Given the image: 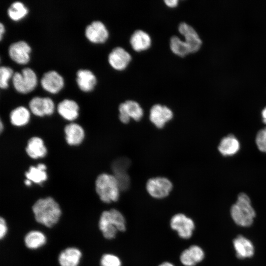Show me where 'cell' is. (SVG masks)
<instances>
[{
  "label": "cell",
  "mask_w": 266,
  "mask_h": 266,
  "mask_svg": "<svg viewBox=\"0 0 266 266\" xmlns=\"http://www.w3.org/2000/svg\"><path fill=\"white\" fill-rule=\"evenodd\" d=\"M119 118L124 124L128 123L131 119L138 121L143 115V110L140 104L133 100H128L119 106Z\"/></svg>",
  "instance_id": "8"
},
{
  "label": "cell",
  "mask_w": 266,
  "mask_h": 266,
  "mask_svg": "<svg viewBox=\"0 0 266 266\" xmlns=\"http://www.w3.org/2000/svg\"><path fill=\"white\" fill-rule=\"evenodd\" d=\"M29 107L33 115L40 117L51 115L55 110L54 101L49 97H34L30 100Z\"/></svg>",
  "instance_id": "9"
},
{
  "label": "cell",
  "mask_w": 266,
  "mask_h": 266,
  "mask_svg": "<svg viewBox=\"0 0 266 266\" xmlns=\"http://www.w3.org/2000/svg\"><path fill=\"white\" fill-rule=\"evenodd\" d=\"M203 250L199 246L194 245L184 250L180 256V261L184 266H194L204 258Z\"/></svg>",
  "instance_id": "19"
},
{
  "label": "cell",
  "mask_w": 266,
  "mask_h": 266,
  "mask_svg": "<svg viewBox=\"0 0 266 266\" xmlns=\"http://www.w3.org/2000/svg\"><path fill=\"white\" fill-rule=\"evenodd\" d=\"M46 242V236L39 231H31L28 232L24 237L25 246L32 250H35L43 246Z\"/></svg>",
  "instance_id": "27"
},
{
  "label": "cell",
  "mask_w": 266,
  "mask_h": 266,
  "mask_svg": "<svg viewBox=\"0 0 266 266\" xmlns=\"http://www.w3.org/2000/svg\"><path fill=\"white\" fill-rule=\"evenodd\" d=\"M256 143L260 151L266 153V128L258 132L256 137Z\"/></svg>",
  "instance_id": "34"
},
{
  "label": "cell",
  "mask_w": 266,
  "mask_h": 266,
  "mask_svg": "<svg viewBox=\"0 0 266 266\" xmlns=\"http://www.w3.org/2000/svg\"><path fill=\"white\" fill-rule=\"evenodd\" d=\"M24 184L26 186L29 187V186H31L33 184V183L29 180L25 179L24 180Z\"/></svg>",
  "instance_id": "40"
},
{
  "label": "cell",
  "mask_w": 266,
  "mask_h": 266,
  "mask_svg": "<svg viewBox=\"0 0 266 266\" xmlns=\"http://www.w3.org/2000/svg\"><path fill=\"white\" fill-rule=\"evenodd\" d=\"M42 87L46 91L53 94L60 91L64 86L63 77L55 70L45 72L40 80Z\"/></svg>",
  "instance_id": "16"
},
{
  "label": "cell",
  "mask_w": 266,
  "mask_h": 266,
  "mask_svg": "<svg viewBox=\"0 0 266 266\" xmlns=\"http://www.w3.org/2000/svg\"><path fill=\"white\" fill-rule=\"evenodd\" d=\"M131 60V54L121 47L113 48L108 56L110 65L114 69L119 71L125 70L129 65Z\"/></svg>",
  "instance_id": "11"
},
{
  "label": "cell",
  "mask_w": 266,
  "mask_h": 266,
  "mask_svg": "<svg viewBox=\"0 0 266 266\" xmlns=\"http://www.w3.org/2000/svg\"><path fill=\"white\" fill-rule=\"evenodd\" d=\"M172 187L171 182L164 177L150 178L146 184L148 193L150 196L156 199H161L168 196Z\"/></svg>",
  "instance_id": "6"
},
{
  "label": "cell",
  "mask_w": 266,
  "mask_h": 266,
  "mask_svg": "<svg viewBox=\"0 0 266 266\" xmlns=\"http://www.w3.org/2000/svg\"><path fill=\"white\" fill-rule=\"evenodd\" d=\"M7 227L5 219L2 217L0 218V238H3L7 233Z\"/></svg>",
  "instance_id": "35"
},
{
  "label": "cell",
  "mask_w": 266,
  "mask_h": 266,
  "mask_svg": "<svg viewBox=\"0 0 266 266\" xmlns=\"http://www.w3.org/2000/svg\"><path fill=\"white\" fill-rule=\"evenodd\" d=\"M28 10L21 1H16L11 4L7 10L9 17L14 21L21 19L28 13Z\"/></svg>",
  "instance_id": "29"
},
{
  "label": "cell",
  "mask_w": 266,
  "mask_h": 266,
  "mask_svg": "<svg viewBox=\"0 0 266 266\" xmlns=\"http://www.w3.org/2000/svg\"><path fill=\"white\" fill-rule=\"evenodd\" d=\"M25 152L30 158L36 160L44 158L47 155V148L42 138L33 136L28 139Z\"/></svg>",
  "instance_id": "17"
},
{
  "label": "cell",
  "mask_w": 266,
  "mask_h": 266,
  "mask_svg": "<svg viewBox=\"0 0 266 266\" xmlns=\"http://www.w3.org/2000/svg\"><path fill=\"white\" fill-rule=\"evenodd\" d=\"M32 211L36 221L48 228L56 225L62 214L59 203L51 197L36 200L32 206Z\"/></svg>",
  "instance_id": "1"
},
{
  "label": "cell",
  "mask_w": 266,
  "mask_h": 266,
  "mask_svg": "<svg viewBox=\"0 0 266 266\" xmlns=\"http://www.w3.org/2000/svg\"><path fill=\"white\" fill-rule=\"evenodd\" d=\"M116 178L121 191H125L130 185V178L127 172L113 174Z\"/></svg>",
  "instance_id": "33"
},
{
  "label": "cell",
  "mask_w": 266,
  "mask_h": 266,
  "mask_svg": "<svg viewBox=\"0 0 266 266\" xmlns=\"http://www.w3.org/2000/svg\"><path fill=\"white\" fill-rule=\"evenodd\" d=\"M31 50V47L26 42L20 40L10 45L8 54L14 62L20 64H25L30 60Z\"/></svg>",
  "instance_id": "14"
},
{
  "label": "cell",
  "mask_w": 266,
  "mask_h": 266,
  "mask_svg": "<svg viewBox=\"0 0 266 266\" xmlns=\"http://www.w3.org/2000/svg\"><path fill=\"white\" fill-rule=\"evenodd\" d=\"M4 129V125L2 120L0 121V131L2 133Z\"/></svg>",
  "instance_id": "41"
},
{
  "label": "cell",
  "mask_w": 266,
  "mask_h": 266,
  "mask_svg": "<svg viewBox=\"0 0 266 266\" xmlns=\"http://www.w3.org/2000/svg\"><path fill=\"white\" fill-rule=\"evenodd\" d=\"M233 244L238 258H249L253 255L254 249L252 242L242 235L237 236L233 240Z\"/></svg>",
  "instance_id": "25"
},
{
  "label": "cell",
  "mask_w": 266,
  "mask_h": 266,
  "mask_svg": "<svg viewBox=\"0 0 266 266\" xmlns=\"http://www.w3.org/2000/svg\"><path fill=\"white\" fill-rule=\"evenodd\" d=\"M76 80L79 88L84 92L92 90L97 83L94 74L86 69H80L77 71Z\"/></svg>",
  "instance_id": "23"
},
{
  "label": "cell",
  "mask_w": 266,
  "mask_h": 266,
  "mask_svg": "<svg viewBox=\"0 0 266 266\" xmlns=\"http://www.w3.org/2000/svg\"><path fill=\"white\" fill-rule=\"evenodd\" d=\"M131 162L127 158H119L112 163L111 169L113 174L127 172Z\"/></svg>",
  "instance_id": "30"
},
{
  "label": "cell",
  "mask_w": 266,
  "mask_h": 266,
  "mask_svg": "<svg viewBox=\"0 0 266 266\" xmlns=\"http://www.w3.org/2000/svg\"><path fill=\"white\" fill-rule=\"evenodd\" d=\"M231 215L237 225L242 227L251 225L256 214L251 206L250 200L246 194H239L235 203L231 208Z\"/></svg>",
  "instance_id": "4"
},
{
  "label": "cell",
  "mask_w": 266,
  "mask_h": 266,
  "mask_svg": "<svg viewBox=\"0 0 266 266\" xmlns=\"http://www.w3.org/2000/svg\"><path fill=\"white\" fill-rule=\"evenodd\" d=\"M178 32L189 46L191 53L197 52L201 47L202 41L194 28L185 22H181L178 28Z\"/></svg>",
  "instance_id": "12"
},
{
  "label": "cell",
  "mask_w": 266,
  "mask_h": 266,
  "mask_svg": "<svg viewBox=\"0 0 266 266\" xmlns=\"http://www.w3.org/2000/svg\"><path fill=\"white\" fill-rule=\"evenodd\" d=\"M95 190L101 201L110 203L118 200L121 190L113 174H100L95 182Z\"/></svg>",
  "instance_id": "3"
},
{
  "label": "cell",
  "mask_w": 266,
  "mask_h": 266,
  "mask_svg": "<svg viewBox=\"0 0 266 266\" xmlns=\"http://www.w3.org/2000/svg\"><path fill=\"white\" fill-rule=\"evenodd\" d=\"M47 166L44 163H38L36 166H31L25 172L26 179L33 183L41 185L48 179Z\"/></svg>",
  "instance_id": "21"
},
{
  "label": "cell",
  "mask_w": 266,
  "mask_h": 266,
  "mask_svg": "<svg viewBox=\"0 0 266 266\" xmlns=\"http://www.w3.org/2000/svg\"><path fill=\"white\" fill-rule=\"evenodd\" d=\"M4 32V27L2 23H0V39H1L2 34Z\"/></svg>",
  "instance_id": "37"
},
{
  "label": "cell",
  "mask_w": 266,
  "mask_h": 266,
  "mask_svg": "<svg viewBox=\"0 0 266 266\" xmlns=\"http://www.w3.org/2000/svg\"><path fill=\"white\" fill-rule=\"evenodd\" d=\"M31 119L30 110L23 106H19L12 109L9 114L11 124L16 127H22L28 124Z\"/></svg>",
  "instance_id": "24"
},
{
  "label": "cell",
  "mask_w": 266,
  "mask_h": 266,
  "mask_svg": "<svg viewBox=\"0 0 266 266\" xmlns=\"http://www.w3.org/2000/svg\"><path fill=\"white\" fill-rule=\"evenodd\" d=\"M179 1L178 0H165V4L169 8H175L177 6Z\"/></svg>",
  "instance_id": "36"
},
{
  "label": "cell",
  "mask_w": 266,
  "mask_h": 266,
  "mask_svg": "<svg viewBox=\"0 0 266 266\" xmlns=\"http://www.w3.org/2000/svg\"><path fill=\"white\" fill-rule=\"evenodd\" d=\"M64 132L65 140L69 146H78L85 138L84 129L77 123L70 122L66 124L64 128Z\"/></svg>",
  "instance_id": "15"
},
{
  "label": "cell",
  "mask_w": 266,
  "mask_h": 266,
  "mask_svg": "<svg viewBox=\"0 0 266 266\" xmlns=\"http://www.w3.org/2000/svg\"><path fill=\"white\" fill-rule=\"evenodd\" d=\"M13 70L9 66L0 67V87L5 89L8 86V81L13 76Z\"/></svg>",
  "instance_id": "32"
},
{
  "label": "cell",
  "mask_w": 266,
  "mask_h": 266,
  "mask_svg": "<svg viewBox=\"0 0 266 266\" xmlns=\"http://www.w3.org/2000/svg\"><path fill=\"white\" fill-rule=\"evenodd\" d=\"M99 227L105 238L112 239L118 231H126V220L121 212L116 209L105 210L100 215Z\"/></svg>",
  "instance_id": "2"
},
{
  "label": "cell",
  "mask_w": 266,
  "mask_h": 266,
  "mask_svg": "<svg viewBox=\"0 0 266 266\" xmlns=\"http://www.w3.org/2000/svg\"><path fill=\"white\" fill-rule=\"evenodd\" d=\"M100 266H121L122 263L118 257L112 254L103 255L100 260Z\"/></svg>",
  "instance_id": "31"
},
{
  "label": "cell",
  "mask_w": 266,
  "mask_h": 266,
  "mask_svg": "<svg viewBox=\"0 0 266 266\" xmlns=\"http://www.w3.org/2000/svg\"><path fill=\"white\" fill-rule=\"evenodd\" d=\"M86 37L94 43H103L109 36V32L105 25L100 21H94L88 25L85 31Z\"/></svg>",
  "instance_id": "13"
},
{
  "label": "cell",
  "mask_w": 266,
  "mask_h": 266,
  "mask_svg": "<svg viewBox=\"0 0 266 266\" xmlns=\"http://www.w3.org/2000/svg\"><path fill=\"white\" fill-rule=\"evenodd\" d=\"M262 116L263 118V122L266 124V107L262 111Z\"/></svg>",
  "instance_id": "38"
},
{
  "label": "cell",
  "mask_w": 266,
  "mask_h": 266,
  "mask_svg": "<svg viewBox=\"0 0 266 266\" xmlns=\"http://www.w3.org/2000/svg\"><path fill=\"white\" fill-rule=\"evenodd\" d=\"M240 148L238 140L232 134L228 135L221 140L218 150L223 156H232L237 152Z\"/></svg>",
  "instance_id": "26"
},
{
  "label": "cell",
  "mask_w": 266,
  "mask_h": 266,
  "mask_svg": "<svg viewBox=\"0 0 266 266\" xmlns=\"http://www.w3.org/2000/svg\"><path fill=\"white\" fill-rule=\"evenodd\" d=\"M173 116L172 111L166 105L156 104L152 106L150 110L149 119L157 128H163Z\"/></svg>",
  "instance_id": "10"
},
{
  "label": "cell",
  "mask_w": 266,
  "mask_h": 266,
  "mask_svg": "<svg viewBox=\"0 0 266 266\" xmlns=\"http://www.w3.org/2000/svg\"><path fill=\"white\" fill-rule=\"evenodd\" d=\"M170 226L177 233L180 237L185 239L192 236L195 229L193 220L183 213L173 215L170 221Z\"/></svg>",
  "instance_id": "7"
},
{
  "label": "cell",
  "mask_w": 266,
  "mask_h": 266,
  "mask_svg": "<svg viewBox=\"0 0 266 266\" xmlns=\"http://www.w3.org/2000/svg\"><path fill=\"white\" fill-rule=\"evenodd\" d=\"M82 257L80 250L75 247H68L63 250L58 256L60 266H78Z\"/></svg>",
  "instance_id": "22"
},
{
  "label": "cell",
  "mask_w": 266,
  "mask_h": 266,
  "mask_svg": "<svg viewBox=\"0 0 266 266\" xmlns=\"http://www.w3.org/2000/svg\"><path fill=\"white\" fill-rule=\"evenodd\" d=\"M79 106L77 103L70 99H64L57 107L58 114L66 121L73 122L79 116Z\"/></svg>",
  "instance_id": "18"
},
{
  "label": "cell",
  "mask_w": 266,
  "mask_h": 266,
  "mask_svg": "<svg viewBox=\"0 0 266 266\" xmlns=\"http://www.w3.org/2000/svg\"><path fill=\"white\" fill-rule=\"evenodd\" d=\"M14 88L18 92L26 94L33 90L37 84V77L34 71L25 67L21 72H15L12 77Z\"/></svg>",
  "instance_id": "5"
},
{
  "label": "cell",
  "mask_w": 266,
  "mask_h": 266,
  "mask_svg": "<svg viewBox=\"0 0 266 266\" xmlns=\"http://www.w3.org/2000/svg\"><path fill=\"white\" fill-rule=\"evenodd\" d=\"M130 45L133 50L139 52L150 48L152 40L149 34L141 30L135 31L130 38Z\"/></svg>",
  "instance_id": "20"
},
{
  "label": "cell",
  "mask_w": 266,
  "mask_h": 266,
  "mask_svg": "<svg viewBox=\"0 0 266 266\" xmlns=\"http://www.w3.org/2000/svg\"><path fill=\"white\" fill-rule=\"evenodd\" d=\"M159 266H174V265H173L172 264L169 262H165L161 264Z\"/></svg>",
  "instance_id": "39"
},
{
  "label": "cell",
  "mask_w": 266,
  "mask_h": 266,
  "mask_svg": "<svg viewBox=\"0 0 266 266\" xmlns=\"http://www.w3.org/2000/svg\"><path fill=\"white\" fill-rule=\"evenodd\" d=\"M169 47L173 54L180 57H184L191 54L190 49L186 42L176 35L170 38Z\"/></svg>",
  "instance_id": "28"
}]
</instances>
